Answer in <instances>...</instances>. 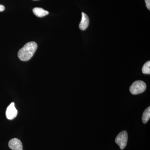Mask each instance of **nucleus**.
Returning a JSON list of instances; mask_svg holds the SVG:
<instances>
[{
	"instance_id": "1",
	"label": "nucleus",
	"mask_w": 150,
	"mask_h": 150,
	"mask_svg": "<svg viewBox=\"0 0 150 150\" xmlns=\"http://www.w3.org/2000/svg\"><path fill=\"white\" fill-rule=\"evenodd\" d=\"M37 47V43L35 42L26 43L18 51V56L19 59L23 62L29 61L35 54Z\"/></svg>"
},
{
	"instance_id": "2",
	"label": "nucleus",
	"mask_w": 150,
	"mask_h": 150,
	"mask_svg": "<svg viewBox=\"0 0 150 150\" xmlns=\"http://www.w3.org/2000/svg\"><path fill=\"white\" fill-rule=\"evenodd\" d=\"M146 88L145 82L142 81H137L132 84L130 87V91L132 94L137 95L144 92Z\"/></svg>"
},
{
	"instance_id": "3",
	"label": "nucleus",
	"mask_w": 150,
	"mask_h": 150,
	"mask_svg": "<svg viewBox=\"0 0 150 150\" xmlns=\"http://www.w3.org/2000/svg\"><path fill=\"white\" fill-rule=\"evenodd\" d=\"M128 136L127 131H122L118 134L115 139V142L121 150L124 149L127 145Z\"/></svg>"
},
{
	"instance_id": "4",
	"label": "nucleus",
	"mask_w": 150,
	"mask_h": 150,
	"mask_svg": "<svg viewBox=\"0 0 150 150\" xmlns=\"http://www.w3.org/2000/svg\"><path fill=\"white\" fill-rule=\"evenodd\" d=\"M6 118L9 120H13L16 117L18 110L15 106L14 103H11L7 108L6 112Z\"/></svg>"
},
{
	"instance_id": "5",
	"label": "nucleus",
	"mask_w": 150,
	"mask_h": 150,
	"mask_svg": "<svg viewBox=\"0 0 150 150\" xmlns=\"http://www.w3.org/2000/svg\"><path fill=\"white\" fill-rule=\"evenodd\" d=\"M9 147L12 150H23V145L21 141L17 138L10 140L8 143Z\"/></svg>"
},
{
	"instance_id": "6",
	"label": "nucleus",
	"mask_w": 150,
	"mask_h": 150,
	"mask_svg": "<svg viewBox=\"0 0 150 150\" xmlns=\"http://www.w3.org/2000/svg\"><path fill=\"white\" fill-rule=\"evenodd\" d=\"M89 24V19L87 15L84 13H82L81 20L79 25V27L82 30H84L86 29Z\"/></svg>"
},
{
	"instance_id": "7",
	"label": "nucleus",
	"mask_w": 150,
	"mask_h": 150,
	"mask_svg": "<svg viewBox=\"0 0 150 150\" xmlns=\"http://www.w3.org/2000/svg\"><path fill=\"white\" fill-rule=\"evenodd\" d=\"M33 13L38 17H43L49 14L48 11L45 10L41 8H35L33 10Z\"/></svg>"
},
{
	"instance_id": "8",
	"label": "nucleus",
	"mask_w": 150,
	"mask_h": 150,
	"mask_svg": "<svg viewBox=\"0 0 150 150\" xmlns=\"http://www.w3.org/2000/svg\"><path fill=\"white\" fill-rule=\"evenodd\" d=\"M150 118V107H148L144 111L142 115V120L143 123H146Z\"/></svg>"
},
{
	"instance_id": "9",
	"label": "nucleus",
	"mask_w": 150,
	"mask_h": 150,
	"mask_svg": "<svg viewBox=\"0 0 150 150\" xmlns=\"http://www.w3.org/2000/svg\"><path fill=\"white\" fill-rule=\"evenodd\" d=\"M142 72L145 74H150V61L146 62L143 66L142 69Z\"/></svg>"
},
{
	"instance_id": "10",
	"label": "nucleus",
	"mask_w": 150,
	"mask_h": 150,
	"mask_svg": "<svg viewBox=\"0 0 150 150\" xmlns=\"http://www.w3.org/2000/svg\"><path fill=\"white\" fill-rule=\"evenodd\" d=\"M147 8L150 10V0H145Z\"/></svg>"
},
{
	"instance_id": "11",
	"label": "nucleus",
	"mask_w": 150,
	"mask_h": 150,
	"mask_svg": "<svg viewBox=\"0 0 150 150\" xmlns=\"http://www.w3.org/2000/svg\"><path fill=\"white\" fill-rule=\"evenodd\" d=\"M5 9V8L4 6L0 4V12H2L4 11Z\"/></svg>"
},
{
	"instance_id": "12",
	"label": "nucleus",
	"mask_w": 150,
	"mask_h": 150,
	"mask_svg": "<svg viewBox=\"0 0 150 150\" xmlns=\"http://www.w3.org/2000/svg\"><path fill=\"white\" fill-rule=\"evenodd\" d=\"M33 1H38V0H33Z\"/></svg>"
}]
</instances>
